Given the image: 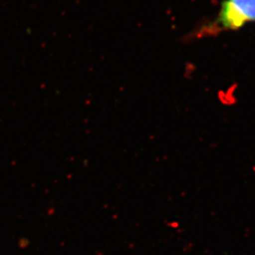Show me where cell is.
Masks as SVG:
<instances>
[{"label":"cell","instance_id":"cell-1","mask_svg":"<svg viewBox=\"0 0 255 255\" xmlns=\"http://www.w3.org/2000/svg\"><path fill=\"white\" fill-rule=\"evenodd\" d=\"M251 22H255V0H224L214 25L201 34L212 33L214 28L235 30Z\"/></svg>","mask_w":255,"mask_h":255}]
</instances>
